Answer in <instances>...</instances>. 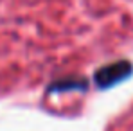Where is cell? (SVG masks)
I'll list each match as a JSON object with an SVG mask.
<instances>
[{"mask_svg": "<svg viewBox=\"0 0 133 131\" xmlns=\"http://www.w3.org/2000/svg\"><path fill=\"white\" fill-rule=\"evenodd\" d=\"M133 72V65L126 59L115 61L110 65L103 66L95 72V85L99 88H110L124 79H128Z\"/></svg>", "mask_w": 133, "mask_h": 131, "instance_id": "obj_1", "label": "cell"}]
</instances>
